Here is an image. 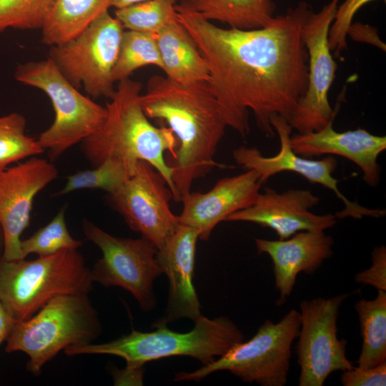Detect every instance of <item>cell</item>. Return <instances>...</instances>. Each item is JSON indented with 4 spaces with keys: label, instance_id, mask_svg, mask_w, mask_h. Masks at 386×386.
I'll return each instance as SVG.
<instances>
[{
    "label": "cell",
    "instance_id": "obj_1",
    "mask_svg": "<svg viewBox=\"0 0 386 386\" xmlns=\"http://www.w3.org/2000/svg\"><path fill=\"white\" fill-rule=\"evenodd\" d=\"M312 12L310 4L300 1L265 27L239 29L177 11L207 64V84L227 126L241 137L250 131L249 111L269 137L275 134L273 114L290 123L307 89L308 55L302 29Z\"/></svg>",
    "mask_w": 386,
    "mask_h": 386
},
{
    "label": "cell",
    "instance_id": "obj_2",
    "mask_svg": "<svg viewBox=\"0 0 386 386\" xmlns=\"http://www.w3.org/2000/svg\"><path fill=\"white\" fill-rule=\"evenodd\" d=\"M140 104L149 119L164 122L178 141L175 156L168 163L174 200L179 201L194 180L214 167H226L214 160L227 126L207 81L182 84L154 75Z\"/></svg>",
    "mask_w": 386,
    "mask_h": 386
},
{
    "label": "cell",
    "instance_id": "obj_3",
    "mask_svg": "<svg viewBox=\"0 0 386 386\" xmlns=\"http://www.w3.org/2000/svg\"><path fill=\"white\" fill-rule=\"evenodd\" d=\"M142 84L129 78L118 81L106 104L107 117L99 128L81 142L86 159L98 166L108 158L122 160L133 174L139 161L150 164L172 192V169L164 153L175 156L179 143L171 129L154 127L144 114L140 96Z\"/></svg>",
    "mask_w": 386,
    "mask_h": 386
},
{
    "label": "cell",
    "instance_id": "obj_4",
    "mask_svg": "<svg viewBox=\"0 0 386 386\" xmlns=\"http://www.w3.org/2000/svg\"><path fill=\"white\" fill-rule=\"evenodd\" d=\"M194 322L192 330L182 333L157 321L156 330L151 332L132 330L108 342L70 346L64 352L68 356L115 355L123 358L129 367H141L146 362L172 356H189L205 365L244 340L240 330L227 317L209 319L202 315Z\"/></svg>",
    "mask_w": 386,
    "mask_h": 386
},
{
    "label": "cell",
    "instance_id": "obj_5",
    "mask_svg": "<svg viewBox=\"0 0 386 386\" xmlns=\"http://www.w3.org/2000/svg\"><path fill=\"white\" fill-rule=\"evenodd\" d=\"M88 295L55 297L31 317L16 322L6 340L5 352L26 354L27 371L39 376L61 350L92 343L102 330Z\"/></svg>",
    "mask_w": 386,
    "mask_h": 386
},
{
    "label": "cell",
    "instance_id": "obj_6",
    "mask_svg": "<svg viewBox=\"0 0 386 386\" xmlns=\"http://www.w3.org/2000/svg\"><path fill=\"white\" fill-rule=\"evenodd\" d=\"M91 269L77 249H63L34 260H5L0 254V302L18 322L63 295H89Z\"/></svg>",
    "mask_w": 386,
    "mask_h": 386
},
{
    "label": "cell",
    "instance_id": "obj_7",
    "mask_svg": "<svg viewBox=\"0 0 386 386\" xmlns=\"http://www.w3.org/2000/svg\"><path fill=\"white\" fill-rule=\"evenodd\" d=\"M300 327V312L290 310L278 322L266 320L248 341L235 344L224 355L192 372H179L174 381H199L227 370L247 383L284 386L290 368L292 345Z\"/></svg>",
    "mask_w": 386,
    "mask_h": 386
},
{
    "label": "cell",
    "instance_id": "obj_8",
    "mask_svg": "<svg viewBox=\"0 0 386 386\" xmlns=\"http://www.w3.org/2000/svg\"><path fill=\"white\" fill-rule=\"evenodd\" d=\"M14 78L44 91L52 104L54 122L37 139L51 161L94 133L107 117L106 107L82 94L49 57L19 65Z\"/></svg>",
    "mask_w": 386,
    "mask_h": 386
},
{
    "label": "cell",
    "instance_id": "obj_9",
    "mask_svg": "<svg viewBox=\"0 0 386 386\" xmlns=\"http://www.w3.org/2000/svg\"><path fill=\"white\" fill-rule=\"evenodd\" d=\"M124 31L120 21L105 11L75 37L51 46L49 58L76 89L83 87L94 98L111 99Z\"/></svg>",
    "mask_w": 386,
    "mask_h": 386
},
{
    "label": "cell",
    "instance_id": "obj_10",
    "mask_svg": "<svg viewBox=\"0 0 386 386\" xmlns=\"http://www.w3.org/2000/svg\"><path fill=\"white\" fill-rule=\"evenodd\" d=\"M82 229L102 252L91 269L94 282L122 287L133 295L142 311L154 309L153 282L163 273L156 257L157 249L143 237H115L88 220H84Z\"/></svg>",
    "mask_w": 386,
    "mask_h": 386
},
{
    "label": "cell",
    "instance_id": "obj_11",
    "mask_svg": "<svg viewBox=\"0 0 386 386\" xmlns=\"http://www.w3.org/2000/svg\"><path fill=\"white\" fill-rule=\"evenodd\" d=\"M349 296L316 297L300 303L296 346L300 386H322L331 373L354 367L346 356L347 341L337 337L339 310Z\"/></svg>",
    "mask_w": 386,
    "mask_h": 386
},
{
    "label": "cell",
    "instance_id": "obj_12",
    "mask_svg": "<svg viewBox=\"0 0 386 386\" xmlns=\"http://www.w3.org/2000/svg\"><path fill=\"white\" fill-rule=\"evenodd\" d=\"M340 1L331 0L320 11L312 12L302 29L308 55L307 86L290 122L298 133L322 129L335 118L340 106L339 97L333 109L328 97L337 69L329 46L328 34Z\"/></svg>",
    "mask_w": 386,
    "mask_h": 386
},
{
    "label": "cell",
    "instance_id": "obj_13",
    "mask_svg": "<svg viewBox=\"0 0 386 386\" xmlns=\"http://www.w3.org/2000/svg\"><path fill=\"white\" fill-rule=\"evenodd\" d=\"M271 125L279 137V151L272 157H265L254 147L240 146L232 152L235 162L247 170L257 172L262 184L271 177L282 172L297 173L309 182L321 184L332 191L344 204V209L337 212V219L352 217L360 219L363 217H381L385 210L369 209L347 199L339 189L338 180L333 177L337 166V159L327 156L321 159H312L298 155L291 146L290 124L282 117L273 114L270 118Z\"/></svg>",
    "mask_w": 386,
    "mask_h": 386
},
{
    "label": "cell",
    "instance_id": "obj_14",
    "mask_svg": "<svg viewBox=\"0 0 386 386\" xmlns=\"http://www.w3.org/2000/svg\"><path fill=\"white\" fill-rule=\"evenodd\" d=\"M173 194L162 175L139 161L134 173L109 199L133 231L160 249L180 224L170 209Z\"/></svg>",
    "mask_w": 386,
    "mask_h": 386
},
{
    "label": "cell",
    "instance_id": "obj_15",
    "mask_svg": "<svg viewBox=\"0 0 386 386\" xmlns=\"http://www.w3.org/2000/svg\"><path fill=\"white\" fill-rule=\"evenodd\" d=\"M58 175L56 167L36 157L8 167L0 174V227L5 260L24 259L21 235L29 226L35 197Z\"/></svg>",
    "mask_w": 386,
    "mask_h": 386
},
{
    "label": "cell",
    "instance_id": "obj_16",
    "mask_svg": "<svg viewBox=\"0 0 386 386\" xmlns=\"http://www.w3.org/2000/svg\"><path fill=\"white\" fill-rule=\"evenodd\" d=\"M320 198L310 189H290L283 192L266 187L254 203L229 215L227 222H247L274 230L284 240L302 231L322 230L335 225V214L310 211Z\"/></svg>",
    "mask_w": 386,
    "mask_h": 386
},
{
    "label": "cell",
    "instance_id": "obj_17",
    "mask_svg": "<svg viewBox=\"0 0 386 386\" xmlns=\"http://www.w3.org/2000/svg\"><path fill=\"white\" fill-rule=\"evenodd\" d=\"M254 170L219 179L207 192H189L182 197L179 223L195 229L199 239H209L214 228L232 214L252 206L261 185Z\"/></svg>",
    "mask_w": 386,
    "mask_h": 386
},
{
    "label": "cell",
    "instance_id": "obj_18",
    "mask_svg": "<svg viewBox=\"0 0 386 386\" xmlns=\"http://www.w3.org/2000/svg\"><path fill=\"white\" fill-rule=\"evenodd\" d=\"M334 120L318 131L291 135L293 151L307 158L324 154L343 157L362 171L365 182L372 187L377 186L380 179L377 159L386 149V137L362 128L337 132L333 128Z\"/></svg>",
    "mask_w": 386,
    "mask_h": 386
},
{
    "label": "cell",
    "instance_id": "obj_19",
    "mask_svg": "<svg viewBox=\"0 0 386 386\" xmlns=\"http://www.w3.org/2000/svg\"><path fill=\"white\" fill-rule=\"evenodd\" d=\"M197 231L180 224L157 252V260L169 280L165 316L159 322L168 324L182 318L194 322L202 315L194 283Z\"/></svg>",
    "mask_w": 386,
    "mask_h": 386
},
{
    "label": "cell",
    "instance_id": "obj_20",
    "mask_svg": "<svg viewBox=\"0 0 386 386\" xmlns=\"http://www.w3.org/2000/svg\"><path fill=\"white\" fill-rule=\"evenodd\" d=\"M259 254H267L273 263L277 305L290 296L299 273L314 274L333 254L334 239L322 230L299 232L284 240L255 239Z\"/></svg>",
    "mask_w": 386,
    "mask_h": 386
},
{
    "label": "cell",
    "instance_id": "obj_21",
    "mask_svg": "<svg viewBox=\"0 0 386 386\" xmlns=\"http://www.w3.org/2000/svg\"><path fill=\"white\" fill-rule=\"evenodd\" d=\"M166 76L182 84L208 81L209 70L194 40L178 19L155 34Z\"/></svg>",
    "mask_w": 386,
    "mask_h": 386
},
{
    "label": "cell",
    "instance_id": "obj_22",
    "mask_svg": "<svg viewBox=\"0 0 386 386\" xmlns=\"http://www.w3.org/2000/svg\"><path fill=\"white\" fill-rule=\"evenodd\" d=\"M175 9L224 23L231 28L254 29L272 21L276 5L272 0H181Z\"/></svg>",
    "mask_w": 386,
    "mask_h": 386
},
{
    "label": "cell",
    "instance_id": "obj_23",
    "mask_svg": "<svg viewBox=\"0 0 386 386\" xmlns=\"http://www.w3.org/2000/svg\"><path fill=\"white\" fill-rule=\"evenodd\" d=\"M112 0H55L41 28V41L54 46L82 32L99 16L112 7Z\"/></svg>",
    "mask_w": 386,
    "mask_h": 386
},
{
    "label": "cell",
    "instance_id": "obj_24",
    "mask_svg": "<svg viewBox=\"0 0 386 386\" xmlns=\"http://www.w3.org/2000/svg\"><path fill=\"white\" fill-rule=\"evenodd\" d=\"M355 309L362 339L357 367L369 368L386 362V292L377 291L373 300L360 298Z\"/></svg>",
    "mask_w": 386,
    "mask_h": 386
},
{
    "label": "cell",
    "instance_id": "obj_25",
    "mask_svg": "<svg viewBox=\"0 0 386 386\" xmlns=\"http://www.w3.org/2000/svg\"><path fill=\"white\" fill-rule=\"evenodd\" d=\"M148 65L162 68L155 34L124 30L113 71L114 81L127 79L137 69Z\"/></svg>",
    "mask_w": 386,
    "mask_h": 386
},
{
    "label": "cell",
    "instance_id": "obj_26",
    "mask_svg": "<svg viewBox=\"0 0 386 386\" xmlns=\"http://www.w3.org/2000/svg\"><path fill=\"white\" fill-rule=\"evenodd\" d=\"M177 0H145L115 9L124 29L156 34L177 20Z\"/></svg>",
    "mask_w": 386,
    "mask_h": 386
},
{
    "label": "cell",
    "instance_id": "obj_27",
    "mask_svg": "<svg viewBox=\"0 0 386 386\" xmlns=\"http://www.w3.org/2000/svg\"><path fill=\"white\" fill-rule=\"evenodd\" d=\"M26 119L12 112L0 117V174L9 165L45 152L37 139L25 133Z\"/></svg>",
    "mask_w": 386,
    "mask_h": 386
},
{
    "label": "cell",
    "instance_id": "obj_28",
    "mask_svg": "<svg viewBox=\"0 0 386 386\" xmlns=\"http://www.w3.org/2000/svg\"><path fill=\"white\" fill-rule=\"evenodd\" d=\"M132 175L122 160L108 158L92 169L69 176L59 194H65L82 189H99L111 194L117 192Z\"/></svg>",
    "mask_w": 386,
    "mask_h": 386
},
{
    "label": "cell",
    "instance_id": "obj_29",
    "mask_svg": "<svg viewBox=\"0 0 386 386\" xmlns=\"http://www.w3.org/2000/svg\"><path fill=\"white\" fill-rule=\"evenodd\" d=\"M64 212V209H61L49 223L29 238L21 240L20 248L24 259L30 254L47 257L63 249H78L82 245L81 241L70 234Z\"/></svg>",
    "mask_w": 386,
    "mask_h": 386
},
{
    "label": "cell",
    "instance_id": "obj_30",
    "mask_svg": "<svg viewBox=\"0 0 386 386\" xmlns=\"http://www.w3.org/2000/svg\"><path fill=\"white\" fill-rule=\"evenodd\" d=\"M55 0H0V33L43 27Z\"/></svg>",
    "mask_w": 386,
    "mask_h": 386
},
{
    "label": "cell",
    "instance_id": "obj_31",
    "mask_svg": "<svg viewBox=\"0 0 386 386\" xmlns=\"http://www.w3.org/2000/svg\"><path fill=\"white\" fill-rule=\"evenodd\" d=\"M374 0H345L339 4L328 34L329 46L335 57L347 49L348 30L356 13L366 4Z\"/></svg>",
    "mask_w": 386,
    "mask_h": 386
},
{
    "label": "cell",
    "instance_id": "obj_32",
    "mask_svg": "<svg viewBox=\"0 0 386 386\" xmlns=\"http://www.w3.org/2000/svg\"><path fill=\"white\" fill-rule=\"evenodd\" d=\"M357 283L386 292V247H375L371 252V265L355 277Z\"/></svg>",
    "mask_w": 386,
    "mask_h": 386
},
{
    "label": "cell",
    "instance_id": "obj_33",
    "mask_svg": "<svg viewBox=\"0 0 386 386\" xmlns=\"http://www.w3.org/2000/svg\"><path fill=\"white\" fill-rule=\"evenodd\" d=\"M340 381L343 386H385L386 362L369 368L354 366L342 372Z\"/></svg>",
    "mask_w": 386,
    "mask_h": 386
},
{
    "label": "cell",
    "instance_id": "obj_34",
    "mask_svg": "<svg viewBox=\"0 0 386 386\" xmlns=\"http://www.w3.org/2000/svg\"><path fill=\"white\" fill-rule=\"evenodd\" d=\"M347 36L352 40L369 44L385 51V44L380 39L376 28L360 22L352 24Z\"/></svg>",
    "mask_w": 386,
    "mask_h": 386
},
{
    "label": "cell",
    "instance_id": "obj_35",
    "mask_svg": "<svg viewBox=\"0 0 386 386\" xmlns=\"http://www.w3.org/2000/svg\"><path fill=\"white\" fill-rule=\"evenodd\" d=\"M144 368L141 367H127L124 370H118L113 371L115 385H142Z\"/></svg>",
    "mask_w": 386,
    "mask_h": 386
},
{
    "label": "cell",
    "instance_id": "obj_36",
    "mask_svg": "<svg viewBox=\"0 0 386 386\" xmlns=\"http://www.w3.org/2000/svg\"><path fill=\"white\" fill-rule=\"evenodd\" d=\"M16 322L0 302V345L6 340Z\"/></svg>",
    "mask_w": 386,
    "mask_h": 386
},
{
    "label": "cell",
    "instance_id": "obj_37",
    "mask_svg": "<svg viewBox=\"0 0 386 386\" xmlns=\"http://www.w3.org/2000/svg\"><path fill=\"white\" fill-rule=\"evenodd\" d=\"M143 1L145 0H112V7L120 9Z\"/></svg>",
    "mask_w": 386,
    "mask_h": 386
},
{
    "label": "cell",
    "instance_id": "obj_38",
    "mask_svg": "<svg viewBox=\"0 0 386 386\" xmlns=\"http://www.w3.org/2000/svg\"><path fill=\"white\" fill-rule=\"evenodd\" d=\"M3 244H4L3 234H2L1 229L0 227V252L1 249L3 250Z\"/></svg>",
    "mask_w": 386,
    "mask_h": 386
}]
</instances>
